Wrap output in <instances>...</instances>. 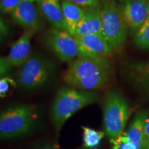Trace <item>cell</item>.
Listing matches in <instances>:
<instances>
[{
  "instance_id": "cell-4",
  "label": "cell",
  "mask_w": 149,
  "mask_h": 149,
  "mask_svg": "<svg viewBox=\"0 0 149 149\" xmlns=\"http://www.w3.org/2000/svg\"><path fill=\"white\" fill-rule=\"evenodd\" d=\"M129 111L127 102L120 91H108L103 104V121L105 133L110 139L117 138L124 133Z\"/></svg>"
},
{
  "instance_id": "cell-22",
  "label": "cell",
  "mask_w": 149,
  "mask_h": 149,
  "mask_svg": "<svg viewBox=\"0 0 149 149\" xmlns=\"http://www.w3.org/2000/svg\"><path fill=\"white\" fill-rule=\"evenodd\" d=\"M68 1L85 8H95L100 5L99 0H68Z\"/></svg>"
},
{
  "instance_id": "cell-25",
  "label": "cell",
  "mask_w": 149,
  "mask_h": 149,
  "mask_svg": "<svg viewBox=\"0 0 149 149\" xmlns=\"http://www.w3.org/2000/svg\"><path fill=\"white\" fill-rule=\"evenodd\" d=\"M149 142V113L145 120L144 128V148L146 144Z\"/></svg>"
},
{
  "instance_id": "cell-7",
  "label": "cell",
  "mask_w": 149,
  "mask_h": 149,
  "mask_svg": "<svg viewBox=\"0 0 149 149\" xmlns=\"http://www.w3.org/2000/svg\"><path fill=\"white\" fill-rule=\"evenodd\" d=\"M48 46L61 61H72L79 55L77 40L67 31L51 29L47 37Z\"/></svg>"
},
{
  "instance_id": "cell-13",
  "label": "cell",
  "mask_w": 149,
  "mask_h": 149,
  "mask_svg": "<svg viewBox=\"0 0 149 149\" xmlns=\"http://www.w3.org/2000/svg\"><path fill=\"white\" fill-rule=\"evenodd\" d=\"M43 15L55 29L66 31L64 15L58 0H40Z\"/></svg>"
},
{
  "instance_id": "cell-16",
  "label": "cell",
  "mask_w": 149,
  "mask_h": 149,
  "mask_svg": "<svg viewBox=\"0 0 149 149\" xmlns=\"http://www.w3.org/2000/svg\"><path fill=\"white\" fill-rule=\"evenodd\" d=\"M81 128L83 130L84 146L86 148H96L105 135V132L104 131H99L86 126H81Z\"/></svg>"
},
{
  "instance_id": "cell-1",
  "label": "cell",
  "mask_w": 149,
  "mask_h": 149,
  "mask_svg": "<svg viewBox=\"0 0 149 149\" xmlns=\"http://www.w3.org/2000/svg\"><path fill=\"white\" fill-rule=\"evenodd\" d=\"M111 74V64L106 57H84L71 61L63 79L71 88L94 91L104 88Z\"/></svg>"
},
{
  "instance_id": "cell-19",
  "label": "cell",
  "mask_w": 149,
  "mask_h": 149,
  "mask_svg": "<svg viewBox=\"0 0 149 149\" xmlns=\"http://www.w3.org/2000/svg\"><path fill=\"white\" fill-rule=\"evenodd\" d=\"M110 141L113 146L112 149H137L125 133L121 134L117 138L111 139Z\"/></svg>"
},
{
  "instance_id": "cell-11",
  "label": "cell",
  "mask_w": 149,
  "mask_h": 149,
  "mask_svg": "<svg viewBox=\"0 0 149 149\" xmlns=\"http://www.w3.org/2000/svg\"><path fill=\"white\" fill-rule=\"evenodd\" d=\"M35 31L26 29L19 40L11 46L6 58L12 66H22L29 59L31 54V41Z\"/></svg>"
},
{
  "instance_id": "cell-29",
  "label": "cell",
  "mask_w": 149,
  "mask_h": 149,
  "mask_svg": "<svg viewBox=\"0 0 149 149\" xmlns=\"http://www.w3.org/2000/svg\"><path fill=\"white\" fill-rule=\"evenodd\" d=\"M85 149H88V148H85Z\"/></svg>"
},
{
  "instance_id": "cell-9",
  "label": "cell",
  "mask_w": 149,
  "mask_h": 149,
  "mask_svg": "<svg viewBox=\"0 0 149 149\" xmlns=\"http://www.w3.org/2000/svg\"><path fill=\"white\" fill-rule=\"evenodd\" d=\"M74 37L79 47L78 57H107L113 52L102 34H88Z\"/></svg>"
},
{
  "instance_id": "cell-5",
  "label": "cell",
  "mask_w": 149,
  "mask_h": 149,
  "mask_svg": "<svg viewBox=\"0 0 149 149\" xmlns=\"http://www.w3.org/2000/svg\"><path fill=\"white\" fill-rule=\"evenodd\" d=\"M102 35L113 51L120 49L125 43L128 26L114 0H102Z\"/></svg>"
},
{
  "instance_id": "cell-28",
  "label": "cell",
  "mask_w": 149,
  "mask_h": 149,
  "mask_svg": "<svg viewBox=\"0 0 149 149\" xmlns=\"http://www.w3.org/2000/svg\"><path fill=\"white\" fill-rule=\"evenodd\" d=\"M31 1H40V0H30Z\"/></svg>"
},
{
  "instance_id": "cell-18",
  "label": "cell",
  "mask_w": 149,
  "mask_h": 149,
  "mask_svg": "<svg viewBox=\"0 0 149 149\" xmlns=\"http://www.w3.org/2000/svg\"><path fill=\"white\" fill-rule=\"evenodd\" d=\"M134 74L137 81L149 87V63H139L133 66Z\"/></svg>"
},
{
  "instance_id": "cell-27",
  "label": "cell",
  "mask_w": 149,
  "mask_h": 149,
  "mask_svg": "<svg viewBox=\"0 0 149 149\" xmlns=\"http://www.w3.org/2000/svg\"><path fill=\"white\" fill-rule=\"evenodd\" d=\"M144 149H149V142L148 143V144H146V146H145V148H144Z\"/></svg>"
},
{
  "instance_id": "cell-17",
  "label": "cell",
  "mask_w": 149,
  "mask_h": 149,
  "mask_svg": "<svg viewBox=\"0 0 149 149\" xmlns=\"http://www.w3.org/2000/svg\"><path fill=\"white\" fill-rule=\"evenodd\" d=\"M134 42L141 49L149 50V17L136 32Z\"/></svg>"
},
{
  "instance_id": "cell-24",
  "label": "cell",
  "mask_w": 149,
  "mask_h": 149,
  "mask_svg": "<svg viewBox=\"0 0 149 149\" xmlns=\"http://www.w3.org/2000/svg\"><path fill=\"white\" fill-rule=\"evenodd\" d=\"M9 32V27L5 20L0 17V40L8 35Z\"/></svg>"
},
{
  "instance_id": "cell-14",
  "label": "cell",
  "mask_w": 149,
  "mask_h": 149,
  "mask_svg": "<svg viewBox=\"0 0 149 149\" xmlns=\"http://www.w3.org/2000/svg\"><path fill=\"white\" fill-rule=\"evenodd\" d=\"M61 6L64 15L66 31L74 37L77 24L84 14V8L68 0H62Z\"/></svg>"
},
{
  "instance_id": "cell-15",
  "label": "cell",
  "mask_w": 149,
  "mask_h": 149,
  "mask_svg": "<svg viewBox=\"0 0 149 149\" xmlns=\"http://www.w3.org/2000/svg\"><path fill=\"white\" fill-rule=\"evenodd\" d=\"M148 111H141L134 117L126 135L137 149L144 148V128Z\"/></svg>"
},
{
  "instance_id": "cell-26",
  "label": "cell",
  "mask_w": 149,
  "mask_h": 149,
  "mask_svg": "<svg viewBox=\"0 0 149 149\" xmlns=\"http://www.w3.org/2000/svg\"><path fill=\"white\" fill-rule=\"evenodd\" d=\"M35 149H61L57 144L53 143H46V144L40 145Z\"/></svg>"
},
{
  "instance_id": "cell-3",
  "label": "cell",
  "mask_w": 149,
  "mask_h": 149,
  "mask_svg": "<svg viewBox=\"0 0 149 149\" xmlns=\"http://www.w3.org/2000/svg\"><path fill=\"white\" fill-rule=\"evenodd\" d=\"M39 111L31 104H17L0 113V140L22 137L34 131Z\"/></svg>"
},
{
  "instance_id": "cell-12",
  "label": "cell",
  "mask_w": 149,
  "mask_h": 149,
  "mask_svg": "<svg viewBox=\"0 0 149 149\" xmlns=\"http://www.w3.org/2000/svg\"><path fill=\"white\" fill-rule=\"evenodd\" d=\"M88 34H102L101 5L84 8V14L77 24L74 37Z\"/></svg>"
},
{
  "instance_id": "cell-23",
  "label": "cell",
  "mask_w": 149,
  "mask_h": 149,
  "mask_svg": "<svg viewBox=\"0 0 149 149\" xmlns=\"http://www.w3.org/2000/svg\"><path fill=\"white\" fill-rule=\"evenodd\" d=\"M12 68L6 57H0V79L8 73Z\"/></svg>"
},
{
  "instance_id": "cell-6",
  "label": "cell",
  "mask_w": 149,
  "mask_h": 149,
  "mask_svg": "<svg viewBox=\"0 0 149 149\" xmlns=\"http://www.w3.org/2000/svg\"><path fill=\"white\" fill-rule=\"evenodd\" d=\"M53 73V65L51 61L42 56L34 55L20 66L17 82L24 90H37L48 83Z\"/></svg>"
},
{
  "instance_id": "cell-8",
  "label": "cell",
  "mask_w": 149,
  "mask_h": 149,
  "mask_svg": "<svg viewBox=\"0 0 149 149\" xmlns=\"http://www.w3.org/2000/svg\"><path fill=\"white\" fill-rule=\"evenodd\" d=\"M119 7L126 25L133 33L149 17V0H120Z\"/></svg>"
},
{
  "instance_id": "cell-21",
  "label": "cell",
  "mask_w": 149,
  "mask_h": 149,
  "mask_svg": "<svg viewBox=\"0 0 149 149\" xmlns=\"http://www.w3.org/2000/svg\"><path fill=\"white\" fill-rule=\"evenodd\" d=\"M22 1V0H0V12L4 14L11 13Z\"/></svg>"
},
{
  "instance_id": "cell-20",
  "label": "cell",
  "mask_w": 149,
  "mask_h": 149,
  "mask_svg": "<svg viewBox=\"0 0 149 149\" xmlns=\"http://www.w3.org/2000/svg\"><path fill=\"white\" fill-rule=\"evenodd\" d=\"M16 87V82L12 78L2 77L0 79V97H5Z\"/></svg>"
},
{
  "instance_id": "cell-2",
  "label": "cell",
  "mask_w": 149,
  "mask_h": 149,
  "mask_svg": "<svg viewBox=\"0 0 149 149\" xmlns=\"http://www.w3.org/2000/svg\"><path fill=\"white\" fill-rule=\"evenodd\" d=\"M100 95L93 91L62 87L56 95L51 108V120L57 135L72 115L100 100Z\"/></svg>"
},
{
  "instance_id": "cell-10",
  "label": "cell",
  "mask_w": 149,
  "mask_h": 149,
  "mask_svg": "<svg viewBox=\"0 0 149 149\" xmlns=\"http://www.w3.org/2000/svg\"><path fill=\"white\" fill-rule=\"evenodd\" d=\"M10 14L16 24L26 29L36 31L42 28V22L37 9L30 0H22Z\"/></svg>"
}]
</instances>
